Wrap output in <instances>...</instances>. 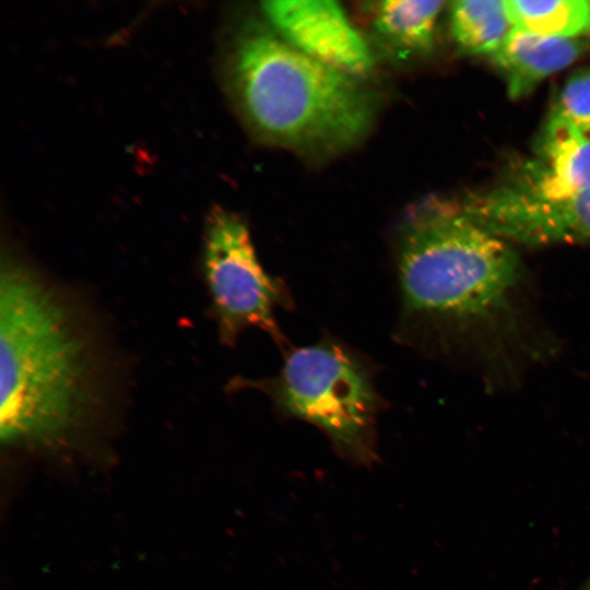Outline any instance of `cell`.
I'll return each mask as SVG.
<instances>
[{
	"mask_svg": "<svg viewBox=\"0 0 590 590\" xmlns=\"http://www.w3.org/2000/svg\"><path fill=\"white\" fill-rule=\"evenodd\" d=\"M262 11L281 38L309 58L352 76L371 69L368 46L338 2L266 1Z\"/></svg>",
	"mask_w": 590,
	"mask_h": 590,
	"instance_id": "7",
	"label": "cell"
},
{
	"mask_svg": "<svg viewBox=\"0 0 590 590\" xmlns=\"http://www.w3.org/2000/svg\"><path fill=\"white\" fill-rule=\"evenodd\" d=\"M444 1L387 0L376 3L374 24L378 33L403 51H427Z\"/></svg>",
	"mask_w": 590,
	"mask_h": 590,
	"instance_id": "11",
	"label": "cell"
},
{
	"mask_svg": "<svg viewBox=\"0 0 590 590\" xmlns=\"http://www.w3.org/2000/svg\"><path fill=\"white\" fill-rule=\"evenodd\" d=\"M202 272L220 339L233 344L248 328L267 332L285 343L276 312L293 307L287 286L260 263L245 222L236 214L215 210L208 220Z\"/></svg>",
	"mask_w": 590,
	"mask_h": 590,
	"instance_id": "5",
	"label": "cell"
},
{
	"mask_svg": "<svg viewBox=\"0 0 590 590\" xmlns=\"http://www.w3.org/2000/svg\"><path fill=\"white\" fill-rule=\"evenodd\" d=\"M394 266L400 298L398 335L409 343L423 327L487 314L518 278L507 240L473 221L460 202L428 200L399 227Z\"/></svg>",
	"mask_w": 590,
	"mask_h": 590,
	"instance_id": "2",
	"label": "cell"
},
{
	"mask_svg": "<svg viewBox=\"0 0 590 590\" xmlns=\"http://www.w3.org/2000/svg\"><path fill=\"white\" fill-rule=\"evenodd\" d=\"M450 27L458 46L469 54H495L514 26L505 0H460L450 3Z\"/></svg>",
	"mask_w": 590,
	"mask_h": 590,
	"instance_id": "10",
	"label": "cell"
},
{
	"mask_svg": "<svg viewBox=\"0 0 590 590\" xmlns=\"http://www.w3.org/2000/svg\"><path fill=\"white\" fill-rule=\"evenodd\" d=\"M236 385L261 391L281 416L319 428L347 460H376L377 420L386 403L374 365L344 342L323 337L288 350L276 375Z\"/></svg>",
	"mask_w": 590,
	"mask_h": 590,
	"instance_id": "4",
	"label": "cell"
},
{
	"mask_svg": "<svg viewBox=\"0 0 590 590\" xmlns=\"http://www.w3.org/2000/svg\"><path fill=\"white\" fill-rule=\"evenodd\" d=\"M477 224L505 240L526 245L590 244V187L546 199L508 181L460 202Z\"/></svg>",
	"mask_w": 590,
	"mask_h": 590,
	"instance_id": "6",
	"label": "cell"
},
{
	"mask_svg": "<svg viewBox=\"0 0 590 590\" xmlns=\"http://www.w3.org/2000/svg\"><path fill=\"white\" fill-rule=\"evenodd\" d=\"M553 113L590 132V68L573 72L559 92Z\"/></svg>",
	"mask_w": 590,
	"mask_h": 590,
	"instance_id": "13",
	"label": "cell"
},
{
	"mask_svg": "<svg viewBox=\"0 0 590 590\" xmlns=\"http://www.w3.org/2000/svg\"><path fill=\"white\" fill-rule=\"evenodd\" d=\"M585 44L580 38L546 37L514 27L492 59L506 82L508 96L519 99L571 64L583 52Z\"/></svg>",
	"mask_w": 590,
	"mask_h": 590,
	"instance_id": "9",
	"label": "cell"
},
{
	"mask_svg": "<svg viewBox=\"0 0 590 590\" xmlns=\"http://www.w3.org/2000/svg\"><path fill=\"white\" fill-rule=\"evenodd\" d=\"M511 182L546 199H563L590 187V138L562 116L551 113L538 146Z\"/></svg>",
	"mask_w": 590,
	"mask_h": 590,
	"instance_id": "8",
	"label": "cell"
},
{
	"mask_svg": "<svg viewBox=\"0 0 590 590\" xmlns=\"http://www.w3.org/2000/svg\"><path fill=\"white\" fill-rule=\"evenodd\" d=\"M515 28L532 34L578 38L590 32V1L586 0H505Z\"/></svg>",
	"mask_w": 590,
	"mask_h": 590,
	"instance_id": "12",
	"label": "cell"
},
{
	"mask_svg": "<svg viewBox=\"0 0 590 590\" xmlns=\"http://www.w3.org/2000/svg\"><path fill=\"white\" fill-rule=\"evenodd\" d=\"M588 590H590V585H589V588H588Z\"/></svg>",
	"mask_w": 590,
	"mask_h": 590,
	"instance_id": "14",
	"label": "cell"
},
{
	"mask_svg": "<svg viewBox=\"0 0 590 590\" xmlns=\"http://www.w3.org/2000/svg\"><path fill=\"white\" fill-rule=\"evenodd\" d=\"M231 79L247 121L292 149L331 151L358 140L373 107L354 76L302 54L267 32L236 44Z\"/></svg>",
	"mask_w": 590,
	"mask_h": 590,
	"instance_id": "3",
	"label": "cell"
},
{
	"mask_svg": "<svg viewBox=\"0 0 590 590\" xmlns=\"http://www.w3.org/2000/svg\"><path fill=\"white\" fill-rule=\"evenodd\" d=\"M99 358L68 298L24 262L2 260V440L55 446L87 425L103 405Z\"/></svg>",
	"mask_w": 590,
	"mask_h": 590,
	"instance_id": "1",
	"label": "cell"
}]
</instances>
